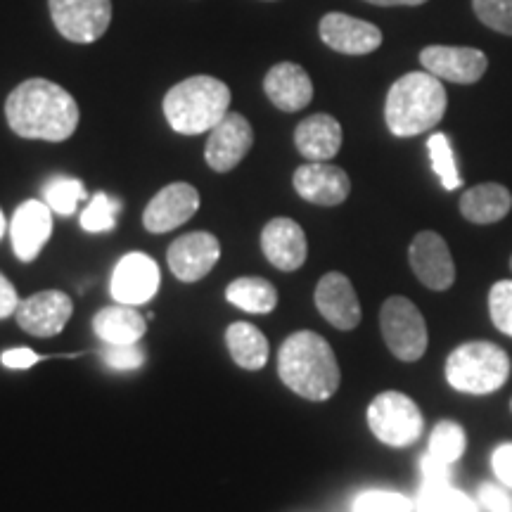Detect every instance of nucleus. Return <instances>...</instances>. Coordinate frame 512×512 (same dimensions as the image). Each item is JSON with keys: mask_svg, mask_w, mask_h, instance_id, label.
<instances>
[{"mask_svg": "<svg viewBox=\"0 0 512 512\" xmlns=\"http://www.w3.org/2000/svg\"><path fill=\"white\" fill-rule=\"evenodd\" d=\"M5 119L19 138L62 143L79 126V105L55 81L27 79L5 100Z\"/></svg>", "mask_w": 512, "mask_h": 512, "instance_id": "1", "label": "nucleus"}, {"mask_svg": "<svg viewBox=\"0 0 512 512\" xmlns=\"http://www.w3.org/2000/svg\"><path fill=\"white\" fill-rule=\"evenodd\" d=\"M278 375L287 389L309 401H328L339 389V363L318 332H294L278 351Z\"/></svg>", "mask_w": 512, "mask_h": 512, "instance_id": "2", "label": "nucleus"}, {"mask_svg": "<svg viewBox=\"0 0 512 512\" xmlns=\"http://www.w3.org/2000/svg\"><path fill=\"white\" fill-rule=\"evenodd\" d=\"M446 88L430 72L403 74L392 83L384 102V121L396 138H413L432 131L446 114Z\"/></svg>", "mask_w": 512, "mask_h": 512, "instance_id": "3", "label": "nucleus"}, {"mask_svg": "<svg viewBox=\"0 0 512 512\" xmlns=\"http://www.w3.org/2000/svg\"><path fill=\"white\" fill-rule=\"evenodd\" d=\"M164 117L176 133L200 136L228 114L230 88L209 74L190 76L164 95Z\"/></svg>", "mask_w": 512, "mask_h": 512, "instance_id": "4", "label": "nucleus"}, {"mask_svg": "<svg viewBox=\"0 0 512 512\" xmlns=\"http://www.w3.org/2000/svg\"><path fill=\"white\" fill-rule=\"evenodd\" d=\"M510 370V356L494 342H465L446 358V380L463 394L498 392Z\"/></svg>", "mask_w": 512, "mask_h": 512, "instance_id": "5", "label": "nucleus"}, {"mask_svg": "<svg viewBox=\"0 0 512 512\" xmlns=\"http://www.w3.org/2000/svg\"><path fill=\"white\" fill-rule=\"evenodd\" d=\"M368 425L382 444L403 448L411 446L422 434V413L411 396L401 392H384L368 406Z\"/></svg>", "mask_w": 512, "mask_h": 512, "instance_id": "6", "label": "nucleus"}, {"mask_svg": "<svg viewBox=\"0 0 512 512\" xmlns=\"http://www.w3.org/2000/svg\"><path fill=\"white\" fill-rule=\"evenodd\" d=\"M382 337L392 354L413 363L427 351V323L418 306L406 297H389L380 311Z\"/></svg>", "mask_w": 512, "mask_h": 512, "instance_id": "7", "label": "nucleus"}, {"mask_svg": "<svg viewBox=\"0 0 512 512\" xmlns=\"http://www.w3.org/2000/svg\"><path fill=\"white\" fill-rule=\"evenodd\" d=\"M50 17L62 38L72 43H95L112 24V0H48Z\"/></svg>", "mask_w": 512, "mask_h": 512, "instance_id": "8", "label": "nucleus"}, {"mask_svg": "<svg viewBox=\"0 0 512 512\" xmlns=\"http://www.w3.org/2000/svg\"><path fill=\"white\" fill-rule=\"evenodd\" d=\"M254 145L252 124L238 112H228L219 124L209 131L204 159L216 174H228L238 166Z\"/></svg>", "mask_w": 512, "mask_h": 512, "instance_id": "9", "label": "nucleus"}, {"mask_svg": "<svg viewBox=\"0 0 512 512\" xmlns=\"http://www.w3.org/2000/svg\"><path fill=\"white\" fill-rule=\"evenodd\" d=\"M408 259L420 283L430 290L444 292L456 283V264H453L451 249L434 230H422L415 235L408 249Z\"/></svg>", "mask_w": 512, "mask_h": 512, "instance_id": "10", "label": "nucleus"}, {"mask_svg": "<svg viewBox=\"0 0 512 512\" xmlns=\"http://www.w3.org/2000/svg\"><path fill=\"white\" fill-rule=\"evenodd\" d=\"M200 209V192L190 183H171L152 197L143 211L147 233H169L188 223Z\"/></svg>", "mask_w": 512, "mask_h": 512, "instance_id": "11", "label": "nucleus"}, {"mask_svg": "<svg viewBox=\"0 0 512 512\" xmlns=\"http://www.w3.org/2000/svg\"><path fill=\"white\" fill-rule=\"evenodd\" d=\"M74 313L69 294L60 290H43L19 302L15 318L24 332L34 337H55L64 330Z\"/></svg>", "mask_w": 512, "mask_h": 512, "instance_id": "12", "label": "nucleus"}, {"mask_svg": "<svg viewBox=\"0 0 512 512\" xmlns=\"http://www.w3.org/2000/svg\"><path fill=\"white\" fill-rule=\"evenodd\" d=\"M53 214L55 211L46 202L27 200L19 204L10 221L12 252L19 261L31 264L38 259L41 249L53 235Z\"/></svg>", "mask_w": 512, "mask_h": 512, "instance_id": "13", "label": "nucleus"}, {"mask_svg": "<svg viewBox=\"0 0 512 512\" xmlns=\"http://www.w3.org/2000/svg\"><path fill=\"white\" fill-rule=\"evenodd\" d=\"M221 256V242L216 235L207 233V230H195V233L183 235L171 242L169 254V268L183 283H197L204 275H209L211 268L216 266Z\"/></svg>", "mask_w": 512, "mask_h": 512, "instance_id": "14", "label": "nucleus"}, {"mask_svg": "<svg viewBox=\"0 0 512 512\" xmlns=\"http://www.w3.org/2000/svg\"><path fill=\"white\" fill-rule=\"evenodd\" d=\"M420 64L441 81L451 83H477L489 69V60L477 48L458 46H427L420 53Z\"/></svg>", "mask_w": 512, "mask_h": 512, "instance_id": "15", "label": "nucleus"}, {"mask_svg": "<svg viewBox=\"0 0 512 512\" xmlns=\"http://www.w3.org/2000/svg\"><path fill=\"white\" fill-rule=\"evenodd\" d=\"M318 31L325 46L342 55H368L382 46V31L375 24L344 12H328Z\"/></svg>", "mask_w": 512, "mask_h": 512, "instance_id": "16", "label": "nucleus"}, {"mask_svg": "<svg viewBox=\"0 0 512 512\" xmlns=\"http://www.w3.org/2000/svg\"><path fill=\"white\" fill-rule=\"evenodd\" d=\"M292 185L302 200L318 207H337L349 197L351 181L347 171L328 162H309L299 166L292 176Z\"/></svg>", "mask_w": 512, "mask_h": 512, "instance_id": "17", "label": "nucleus"}, {"mask_svg": "<svg viewBox=\"0 0 512 512\" xmlns=\"http://www.w3.org/2000/svg\"><path fill=\"white\" fill-rule=\"evenodd\" d=\"M159 290V266L145 254H126L112 273V297L119 304H147Z\"/></svg>", "mask_w": 512, "mask_h": 512, "instance_id": "18", "label": "nucleus"}, {"mask_svg": "<svg viewBox=\"0 0 512 512\" xmlns=\"http://www.w3.org/2000/svg\"><path fill=\"white\" fill-rule=\"evenodd\" d=\"M316 309L337 330H354L361 323V304L344 273H325L316 287Z\"/></svg>", "mask_w": 512, "mask_h": 512, "instance_id": "19", "label": "nucleus"}, {"mask_svg": "<svg viewBox=\"0 0 512 512\" xmlns=\"http://www.w3.org/2000/svg\"><path fill=\"white\" fill-rule=\"evenodd\" d=\"M261 249L266 259L278 268V271L292 273L304 266L309 245H306V233L297 221L292 219H273L261 230Z\"/></svg>", "mask_w": 512, "mask_h": 512, "instance_id": "20", "label": "nucleus"}, {"mask_svg": "<svg viewBox=\"0 0 512 512\" xmlns=\"http://www.w3.org/2000/svg\"><path fill=\"white\" fill-rule=\"evenodd\" d=\"M268 100L283 112H299L313 100V83L304 67L294 62H280L264 76Z\"/></svg>", "mask_w": 512, "mask_h": 512, "instance_id": "21", "label": "nucleus"}, {"mask_svg": "<svg viewBox=\"0 0 512 512\" xmlns=\"http://www.w3.org/2000/svg\"><path fill=\"white\" fill-rule=\"evenodd\" d=\"M294 145L309 162H328L342 147V126L330 114H311L294 131Z\"/></svg>", "mask_w": 512, "mask_h": 512, "instance_id": "22", "label": "nucleus"}, {"mask_svg": "<svg viewBox=\"0 0 512 512\" xmlns=\"http://www.w3.org/2000/svg\"><path fill=\"white\" fill-rule=\"evenodd\" d=\"M512 209L510 190L501 183H482L475 185L460 197V214L477 226H489V223L503 221Z\"/></svg>", "mask_w": 512, "mask_h": 512, "instance_id": "23", "label": "nucleus"}, {"mask_svg": "<svg viewBox=\"0 0 512 512\" xmlns=\"http://www.w3.org/2000/svg\"><path fill=\"white\" fill-rule=\"evenodd\" d=\"M95 335L105 344H138L145 337L147 323L133 306H107L95 313Z\"/></svg>", "mask_w": 512, "mask_h": 512, "instance_id": "24", "label": "nucleus"}, {"mask_svg": "<svg viewBox=\"0 0 512 512\" xmlns=\"http://www.w3.org/2000/svg\"><path fill=\"white\" fill-rule=\"evenodd\" d=\"M226 344L233 361L245 370H261L268 363V339L249 323H233L226 330Z\"/></svg>", "mask_w": 512, "mask_h": 512, "instance_id": "25", "label": "nucleus"}, {"mask_svg": "<svg viewBox=\"0 0 512 512\" xmlns=\"http://www.w3.org/2000/svg\"><path fill=\"white\" fill-rule=\"evenodd\" d=\"M226 299L247 313H271L278 306V290L264 278H238L228 285Z\"/></svg>", "mask_w": 512, "mask_h": 512, "instance_id": "26", "label": "nucleus"}, {"mask_svg": "<svg viewBox=\"0 0 512 512\" xmlns=\"http://www.w3.org/2000/svg\"><path fill=\"white\" fill-rule=\"evenodd\" d=\"M86 197L83 183L69 176H55L43 185V202L60 216H72L79 202L86 200Z\"/></svg>", "mask_w": 512, "mask_h": 512, "instance_id": "27", "label": "nucleus"}, {"mask_svg": "<svg viewBox=\"0 0 512 512\" xmlns=\"http://www.w3.org/2000/svg\"><path fill=\"white\" fill-rule=\"evenodd\" d=\"M465 446L467 437L463 427L453 420H441L430 434V448H427V453H432L434 458L453 465L465 453Z\"/></svg>", "mask_w": 512, "mask_h": 512, "instance_id": "28", "label": "nucleus"}, {"mask_svg": "<svg viewBox=\"0 0 512 512\" xmlns=\"http://www.w3.org/2000/svg\"><path fill=\"white\" fill-rule=\"evenodd\" d=\"M427 150H430L432 169L434 174L439 176L444 190H458L463 185V178L458 174L456 157H453V147L448 143L444 133H432L430 140H427Z\"/></svg>", "mask_w": 512, "mask_h": 512, "instance_id": "29", "label": "nucleus"}, {"mask_svg": "<svg viewBox=\"0 0 512 512\" xmlns=\"http://www.w3.org/2000/svg\"><path fill=\"white\" fill-rule=\"evenodd\" d=\"M121 211V202L114 200L107 192H98L93 195V200L88 202V207L81 214V228L88 233H107L117 226V216Z\"/></svg>", "mask_w": 512, "mask_h": 512, "instance_id": "30", "label": "nucleus"}, {"mask_svg": "<svg viewBox=\"0 0 512 512\" xmlns=\"http://www.w3.org/2000/svg\"><path fill=\"white\" fill-rule=\"evenodd\" d=\"M472 8L486 27L512 36V0H472Z\"/></svg>", "mask_w": 512, "mask_h": 512, "instance_id": "31", "label": "nucleus"}, {"mask_svg": "<svg viewBox=\"0 0 512 512\" xmlns=\"http://www.w3.org/2000/svg\"><path fill=\"white\" fill-rule=\"evenodd\" d=\"M354 512H413V503L394 491H366L356 498Z\"/></svg>", "mask_w": 512, "mask_h": 512, "instance_id": "32", "label": "nucleus"}, {"mask_svg": "<svg viewBox=\"0 0 512 512\" xmlns=\"http://www.w3.org/2000/svg\"><path fill=\"white\" fill-rule=\"evenodd\" d=\"M491 320L503 335L512 337V280H501L489 290Z\"/></svg>", "mask_w": 512, "mask_h": 512, "instance_id": "33", "label": "nucleus"}, {"mask_svg": "<svg viewBox=\"0 0 512 512\" xmlns=\"http://www.w3.org/2000/svg\"><path fill=\"white\" fill-rule=\"evenodd\" d=\"M451 494L453 486L448 482H439V479H425L422 484L418 503H415V510L418 512H448V505H451Z\"/></svg>", "mask_w": 512, "mask_h": 512, "instance_id": "34", "label": "nucleus"}, {"mask_svg": "<svg viewBox=\"0 0 512 512\" xmlns=\"http://www.w3.org/2000/svg\"><path fill=\"white\" fill-rule=\"evenodd\" d=\"M100 356L114 370H136L145 363V351L138 344H107Z\"/></svg>", "mask_w": 512, "mask_h": 512, "instance_id": "35", "label": "nucleus"}, {"mask_svg": "<svg viewBox=\"0 0 512 512\" xmlns=\"http://www.w3.org/2000/svg\"><path fill=\"white\" fill-rule=\"evenodd\" d=\"M479 501L489 512H512V498L496 484L479 486Z\"/></svg>", "mask_w": 512, "mask_h": 512, "instance_id": "36", "label": "nucleus"}, {"mask_svg": "<svg viewBox=\"0 0 512 512\" xmlns=\"http://www.w3.org/2000/svg\"><path fill=\"white\" fill-rule=\"evenodd\" d=\"M0 361H3L5 368H12V370H27L31 366H36L38 361H41V356L36 354V351H31L27 347H17V349H8L0 354Z\"/></svg>", "mask_w": 512, "mask_h": 512, "instance_id": "37", "label": "nucleus"}, {"mask_svg": "<svg viewBox=\"0 0 512 512\" xmlns=\"http://www.w3.org/2000/svg\"><path fill=\"white\" fill-rule=\"evenodd\" d=\"M491 467H494L496 477L512 489V444H501L496 448L491 456Z\"/></svg>", "mask_w": 512, "mask_h": 512, "instance_id": "38", "label": "nucleus"}, {"mask_svg": "<svg viewBox=\"0 0 512 512\" xmlns=\"http://www.w3.org/2000/svg\"><path fill=\"white\" fill-rule=\"evenodd\" d=\"M17 306H19V297H17L15 285L0 273V320L12 316V313L17 311Z\"/></svg>", "mask_w": 512, "mask_h": 512, "instance_id": "39", "label": "nucleus"}, {"mask_svg": "<svg viewBox=\"0 0 512 512\" xmlns=\"http://www.w3.org/2000/svg\"><path fill=\"white\" fill-rule=\"evenodd\" d=\"M422 475H425V479L448 482V479H451V465L444 463V460L434 458L432 453H425V456H422Z\"/></svg>", "mask_w": 512, "mask_h": 512, "instance_id": "40", "label": "nucleus"}, {"mask_svg": "<svg viewBox=\"0 0 512 512\" xmlns=\"http://www.w3.org/2000/svg\"><path fill=\"white\" fill-rule=\"evenodd\" d=\"M448 512H479L477 505L472 503V498H467L463 491L453 489L451 494V505H448Z\"/></svg>", "mask_w": 512, "mask_h": 512, "instance_id": "41", "label": "nucleus"}, {"mask_svg": "<svg viewBox=\"0 0 512 512\" xmlns=\"http://www.w3.org/2000/svg\"><path fill=\"white\" fill-rule=\"evenodd\" d=\"M366 3L380 5V8H415V5H425L427 0H366Z\"/></svg>", "mask_w": 512, "mask_h": 512, "instance_id": "42", "label": "nucleus"}, {"mask_svg": "<svg viewBox=\"0 0 512 512\" xmlns=\"http://www.w3.org/2000/svg\"><path fill=\"white\" fill-rule=\"evenodd\" d=\"M5 230H8V221H5L3 209H0V238H3V235H5Z\"/></svg>", "mask_w": 512, "mask_h": 512, "instance_id": "43", "label": "nucleus"}, {"mask_svg": "<svg viewBox=\"0 0 512 512\" xmlns=\"http://www.w3.org/2000/svg\"><path fill=\"white\" fill-rule=\"evenodd\" d=\"M510 268H512V259H510Z\"/></svg>", "mask_w": 512, "mask_h": 512, "instance_id": "44", "label": "nucleus"}, {"mask_svg": "<svg viewBox=\"0 0 512 512\" xmlns=\"http://www.w3.org/2000/svg\"><path fill=\"white\" fill-rule=\"evenodd\" d=\"M510 408H512V401H510Z\"/></svg>", "mask_w": 512, "mask_h": 512, "instance_id": "45", "label": "nucleus"}]
</instances>
